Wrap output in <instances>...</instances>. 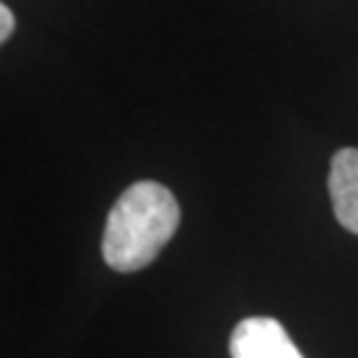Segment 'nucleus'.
<instances>
[{
    "label": "nucleus",
    "mask_w": 358,
    "mask_h": 358,
    "mask_svg": "<svg viewBox=\"0 0 358 358\" xmlns=\"http://www.w3.org/2000/svg\"><path fill=\"white\" fill-rule=\"evenodd\" d=\"M13 24H16V19H13L11 8L3 3V6H0V40H3V43L13 35Z\"/></svg>",
    "instance_id": "obj_4"
},
{
    "label": "nucleus",
    "mask_w": 358,
    "mask_h": 358,
    "mask_svg": "<svg viewBox=\"0 0 358 358\" xmlns=\"http://www.w3.org/2000/svg\"><path fill=\"white\" fill-rule=\"evenodd\" d=\"M329 196L334 217L350 234H358V149H340L329 165Z\"/></svg>",
    "instance_id": "obj_3"
},
{
    "label": "nucleus",
    "mask_w": 358,
    "mask_h": 358,
    "mask_svg": "<svg viewBox=\"0 0 358 358\" xmlns=\"http://www.w3.org/2000/svg\"><path fill=\"white\" fill-rule=\"evenodd\" d=\"M231 358H303L276 319L252 316L236 324L229 343Z\"/></svg>",
    "instance_id": "obj_2"
},
{
    "label": "nucleus",
    "mask_w": 358,
    "mask_h": 358,
    "mask_svg": "<svg viewBox=\"0 0 358 358\" xmlns=\"http://www.w3.org/2000/svg\"><path fill=\"white\" fill-rule=\"evenodd\" d=\"M180 226V207L173 192L157 180L128 186L109 210L101 255L120 273L141 271L159 255Z\"/></svg>",
    "instance_id": "obj_1"
}]
</instances>
